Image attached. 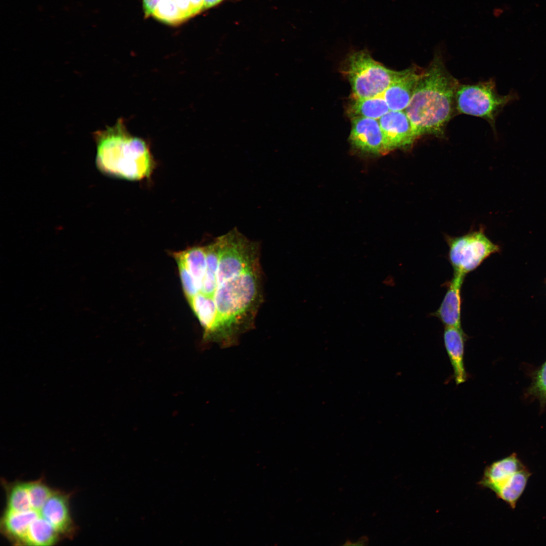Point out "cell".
I'll list each match as a JSON object with an SVG mask.
<instances>
[{
  "label": "cell",
  "instance_id": "8fae6325",
  "mask_svg": "<svg viewBox=\"0 0 546 546\" xmlns=\"http://www.w3.org/2000/svg\"><path fill=\"white\" fill-rule=\"evenodd\" d=\"M39 515L47 520L60 535H70L73 531V524L70 517L68 496L54 491L39 511Z\"/></svg>",
  "mask_w": 546,
  "mask_h": 546
},
{
  "label": "cell",
  "instance_id": "9a60e30c",
  "mask_svg": "<svg viewBox=\"0 0 546 546\" xmlns=\"http://www.w3.org/2000/svg\"><path fill=\"white\" fill-rule=\"evenodd\" d=\"M56 529L41 516L30 524L23 540V544L33 545H51L60 536Z\"/></svg>",
  "mask_w": 546,
  "mask_h": 546
},
{
  "label": "cell",
  "instance_id": "ffe728a7",
  "mask_svg": "<svg viewBox=\"0 0 546 546\" xmlns=\"http://www.w3.org/2000/svg\"><path fill=\"white\" fill-rule=\"evenodd\" d=\"M26 484L31 508L39 512L54 491L40 480L26 482Z\"/></svg>",
  "mask_w": 546,
  "mask_h": 546
},
{
  "label": "cell",
  "instance_id": "3957f363",
  "mask_svg": "<svg viewBox=\"0 0 546 546\" xmlns=\"http://www.w3.org/2000/svg\"><path fill=\"white\" fill-rule=\"evenodd\" d=\"M402 71L386 67L364 49L353 50L347 54L341 72L350 83L351 96L367 98L382 95Z\"/></svg>",
  "mask_w": 546,
  "mask_h": 546
},
{
  "label": "cell",
  "instance_id": "2e32d148",
  "mask_svg": "<svg viewBox=\"0 0 546 546\" xmlns=\"http://www.w3.org/2000/svg\"><path fill=\"white\" fill-rule=\"evenodd\" d=\"M532 473L526 467L516 472L496 493L498 498L514 509L526 487Z\"/></svg>",
  "mask_w": 546,
  "mask_h": 546
},
{
  "label": "cell",
  "instance_id": "4fadbf2b",
  "mask_svg": "<svg viewBox=\"0 0 546 546\" xmlns=\"http://www.w3.org/2000/svg\"><path fill=\"white\" fill-rule=\"evenodd\" d=\"M39 515L38 511L16 512L6 509L1 520V530L14 542L23 543L29 526Z\"/></svg>",
  "mask_w": 546,
  "mask_h": 546
},
{
  "label": "cell",
  "instance_id": "d6986e66",
  "mask_svg": "<svg viewBox=\"0 0 546 546\" xmlns=\"http://www.w3.org/2000/svg\"><path fill=\"white\" fill-rule=\"evenodd\" d=\"M153 15L158 20L171 25L178 24L186 20L174 0H160Z\"/></svg>",
  "mask_w": 546,
  "mask_h": 546
},
{
  "label": "cell",
  "instance_id": "7402d4cb",
  "mask_svg": "<svg viewBox=\"0 0 546 546\" xmlns=\"http://www.w3.org/2000/svg\"><path fill=\"white\" fill-rule=\"evenodd\" d=\"M529 393L542 404L546 403V361L535 373Z\"/></svg>",
  "mask_w": 546,
  "mask_h": 546
},
{
  "label": "cell",
  "instance_id": "603a6c76",
  "mask_svg": "<svg viewBox=\"0 0 546 546\" xmlns=\"http://www.w3.org/2000/svg\"><path fill=\"white\" fill-rule=\"evenodd\" d=\"M185 18L193 16L190 0H174Z\"/></svg>",
  "mask_w": 546,
  "mask_h": 546
},
{
  "label": "cell",
  "instance_id": "5b68a950",
  "mask_svg": "<svg viewBox=\"0 0 546 546\" xmlns=\"http://www.w3.org/2000/svg\"><path fill=\"white\" fill-rule=\"evenodd\" d=\"M448 260L453 273L466 276L476 269L491 255L498 252L500 248L485 234L482 229L460 237L447 236Z\"/></svg>",
  "mask_w": 546,
  "mask_h": 546
},
{
  "label": "cell",
  "instance_id": "ac0fdd59",
  "mask_svg": "<svg viewBox=\"0 0 546 546\" xmlns=\"http://www.w3.org/2000/svg\"><path fill=\"white\" fill-rule=\"evenodd\" d=\"M7 509L22 512L32 509L26 482H16L7 488Z\"/></svg>",
  "mask_w": 546,
  "mask_h": 546
},
{
  "label": "cell",
  "instance_id": "ba28073f",
  "mask_svg": "<svg viewBox=\"0 0 546 546\" xmlns=\"http://www.w3.org/2000/svg\"><path fill=\"white\" fill-rule=\"evenodd\" d=\"M423 69L416 65L404 69L383 93L390 110L404 111L408 106Z\"/></svg>",
  "mask_w": 546,
  "mask_h": 546
},
{
  "label": "cell",
  "instance_id": "52a82bcc",
  "mask_svg": "<svg viewBox=\"0 0 546 546\" xmlns=\"http://www.w3.org/2000/svg\"><path fill=\"white\" fill-rule=\"evenodd\" d=\"M389 152L407 149L416 142L412 124L404 111L389 110L378 119Z\"/></svg>",
  "mask_w": 546,
  "mask_h": 546
},
{
  "label": "cell",
  "instance_id": "30bf717a",
  "mask_svg": "<svg viewBox=\"0 0 546 546\" xmlns=\"http://www.w3.org/2000/svg\"><path fill=\"white\" fill-rule=\"evenodd\" d=\"M525 467L517 454L513 453L487 466L478 485L495 493L516 472Z\"/></svg>",
  "mask_w": 546,
  "mask_h": 546
},
{
  "label": "cell",
  "instance_id": "484cf974",
  "mask_svg": "<svg viewBox=\"0 0 546 546\" xmlns=\"http://www.w3.org/2000/svg\"><path fill=\"white\" fill-rule=\"evenodd\" d=\"M369 543V538L366 536H363L359 538L356 541L354 542H351L349 540H347L344 545H366Z\"/></svg>",
  "mask_w": 546,
  "mask_h": 546
},
{
  "label": "cell",
  "instance_id": "8992f818",
  "mask_svg": "<svg viewBox=\"0 0 546 546\" xmlns=\"http://www.w3.org/2000/svg\"><path fill=\"white\" fill-rule=\"evenodd\" d=\"M349 141L355 149L373 154L388 153L379 120L365 117L350 119Z\"/></svg>",
  "mask_w": 546,
  "mask_h": 546
},
{
  "label": "cell",
  "instance_id": "7a4b0ae2",
  "mask_svg": "<svg viewBox=\"0 0 546 546\" xmlns=\"http://www.w3.org/2000/svg\"><path fill=\"white\" fill-rule=\"evenodd\" d=\"M96 165L103 174L130 181L149 178L156 167L149 145L132 135L122 119L112 126L96 131Z\"/></svg>",
  "mask_w": 546,
  "mask_h": 546
},
{
  "label": "cell",
  "instance_id": "cb8c5ba5",
  "mask_svg": "<svg viewBox=\"0 0 546 546\" xmlns=\"http://www.w3.org/2000/svg\"><path fill=\"white\" fill-rule=\"evenodd\" d=\"M143 8L147 18L153 15L160 0H143Z\"/></svg>",
  "mask_w": 546,
  "mask_h": 546
},
{
  "label": "cell",
  "instance_id": "d4e9b609",
  "mask_svg": "<svg viewBox=\"0 0 546 546\" xmlns=\"http://www.w3.org/2000/svg\"><path fill=\"white\" fill-rule=\"evenodd\" d=\"M193 15H195L203 10V0H190Z\"/></svg>",
  "mask_w": 546,
  "mask_h": 546
},
{
  "label": "cell",
  "instance_id": "e0dca14e",
  "mask_svg": "<svg viewBox=\"0 0 546 546\" xmlns=\"http://www.w3.org/2000/svg\"><path fill=\"white\" fill-rule=\"evenodd\" d=\"M178 252L195 280L198 293L206 268L205 246L191 247Z\"/></svg>",
  "mask_w": 546,
  "mask_h": 546
},
{
  "label": "cell",
  "instance_id": "4316f807",
  "mask_svg": "<svg viewBox=\"0 0 546 546\" xmlns=\"http://www.w3.org/2000/svg\"><path fill=\"white\" fill-rule=\"evenodd\" d=\"M203 10L213 7L220 3L222 0H203Z\"/></svg>",
  "mask_w": 546,
  "mask_h": 546
},
{
  "label": "cell",
  "instance_id": "5bb4252c",
  "mask_svg": "<svg viewBox=\"0 0 546 546\" xmlns=\"http://www.w3.org/2000/svg\"><path fill=\"white\" fill-rule=\"evenodd\" d=\"M389 110L382 95L367 98L351 96L346 108V113L350 119L365 117L378 120Z\"/></svg>",
  "mask_w": 546,
  "mask_h": 546
},
{
  "label": "cell",
  "instance_id": "44dd1931",
  "mask_svg": "<svg viewBox=\"0 0 546 546\" xmlns=\"http://www.w3.org/2000/svg\"><path fill=\"white\" fill-rule=\"evenodd\" d=\"M173 255L178 265L184 293L189 301L198 293L195 280L186 267L179 252H174Z\"/></svg>",
  "mask_w": 546,
  "mask_h": 546
},
{
  "label": "cell",
  "instance_id": "9c48e42d",
  "mask_svg": "<svg viewBox=\"0 0 546 546\" xmlns=\"http://www.w3.org/2000/svg\"><path fill=\"white\" fill-rule=\"evenodd\" d=\"M465 276L453 273L447 290L438 309L432 313L445 327L461 326V288Z\"/></svg>",
  "mask_w": 546,
  "mask_h": 546
},
{
  "label": "cell",
  "instance_id": "277c9868",
  "mask_svg": "<svg viewBox=\"0 0 546 546\" xmlns=\"http://www.w3.org/2000/svg\"><path fill=\"white\" fill-rule=\"evenodd\" d=\"M517 97L513 92L499 95L492 79L473 84L460 83L456 94V112L484 118L495 129L497 115Z\"/></svg>",
  "mask_w": 546,
  "mask_h": 546
},
{
  "label": "cell",
  "instance_id": "6da1fadb",
  "mask_svg": "<svg viewBox=\"0 0 546 546\" xmlns=\"http://www.w3.org/2000/svg\"><path fill=\"white\" fill-rule=\"evenodd\" d=\"M460 84L447 70L437 48L429 66L423 69L412 98L404 110L417 141L424 135L441 137L456 109Z\"/></svg>",
  "mask_w": 546,
  "mask_h": 546
},
{
  "label": "cell",
  "instance_id": "7c38bea8",
  "mask_svg": "<svg viewBox=\"0 0 546 546\" xmlns=\"http://www.w3.org/2000/svg\"><path fill=\"white\" fill-rule=\"evenodd\" d=\"M444 346L453 370L456 384L464 383L467 374L464 365V351L467 335L462 328L445 327L443 332Z\"/></svg>",
  "mask_w": 546,
  "mask_h": 546
}]
</instances>
